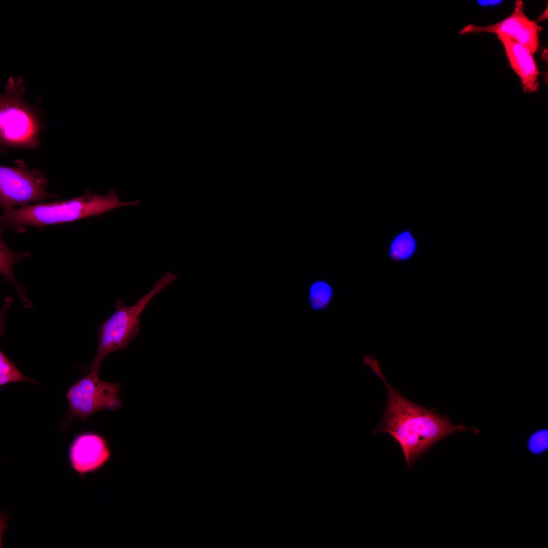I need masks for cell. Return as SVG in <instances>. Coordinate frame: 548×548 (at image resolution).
Instances as JSON below:
<instances>
[{
  "label": "cell",
  "mask_w": 548,
  "mask_h": 548,
  "mask_svg": "<svg viewBox=\"0 0 548 548\" xmlns=\"http://www.w3.org/2000/svg\"><path fill=\"white\" fill-rule=\"evenodd\" d=\"M527 448L534 455H540L548 449V430L541 429L533 432L527 440Z\"/></svg>",
  "instance_id": "4fadbf2b"
},
{
  "label": "cell",
  "mask_w": 548,
  "mask_h": 548,
  "mask_svg": "<svg viewBox=\"0 0 548 548\" xmlns=\"http://www.w3.org/2000/svg\"><path fill=\"white\" fill-rule=\"evenodd\" d=\"M23 81L22 76L17 79L10 77L7 80L0 100L1 136L10 144L35 146L38 121L35 111L23 98Z\"/></svg>",
  "instance_id": "277c9868"
},
{
  "label": "cell",
  "mask_w": 548,
  "mask_h": 548,
  "mask_svg": "<svg viewBox=\"0 0 548 548\" xmlns=\"http://www.w3.org/2000/svg\"><path fill=\"white\" fill-rule=\"evenodd\" d=\"M498 38L503 46L510 66L521 79L523 91H537L539 71L533 54L512 40L501 36Z\"/></svg>",
  "instance_id": "9c48e42d"
},
{
  "label": "cell",
  "mask_w": 548,
  "mask_h": 548,
  "mask_svg": "<svg viewBox=\"0 0 548 548\" xmlns=\"http://www.w3.org/2000/svg\"><path fill=\"white\" fill-rule=\"evenodd\" d=\"M138 200H120L113 190L105 195L86 193L72 199L40 203L4 210L0 218L1 229L11 228L22 232L26 226L44 228L68 223L102 213L116 208L139 204Z\"/></svg>",
  "instance_id": "7a4b0ae2"
},
{
  "label": "cell",
  "mask_w": 548,
  "mask_h": 548,
  "mask_svg": "<svg viewBox=\"0 0 548 548\" xmlns=\"http://www.w3.org/2000/svg\"><path fill=\"white\" fill-rule=\"evenodd\" d=\"M538 26L524 12L522 1H516L512 13L496 23L477 26L469 24L460 30V35L491 32L514 41L534 54L539 46Z\"/></svg>",
  "instance_id": "52a82bcc"
},
{
  "label": "cell",
  "mask_w": 548,
  "mask_h": 548,
  "mask_svg": "<svg viewBox=\"0 0 548 548\" xmlns=\"http://www.w3.org/2000/svg\"><path fill=\"white\" fill-rule=\"evenodd\" d=\"M333 294L332 288L328 283L323 281L316 282L312 285L309 290V304L313 310H324L329 304Z\"/></svg>",
  "instance_id": "8fae6325"
},
{
  "label": "cell",
  "mask_w": 548,
  "mask_h": 548,
  "mask_svg": "<svg viewBox=\"0 0 548 548\" xmlns=\"http://www.w3.org/2000/svg\"><path fill=\"white\" fill-rule=\"evenodd\" d=\"M100 368H91L90 372L72 385L66 394L68 403V419H87L104 409L120 408L121 384L106 382L98 378Z\"/></svg>",
  "instance_id": "5b68a950"
},
{
  "label": "cell",
  "mask_w": 548,
  "mask_h": 548,
  "mask_svg": "<svg viewBox=\"0 0 548 548\" xmlns=\"http://www.w3.org/2000/svg\"><path fill=\"white\" fill-rule=\"evenodd\" d=\"M176 275L167 272L132 306H126L123 300L118 299L115 311L98 329L97 350L89 368H100L105 358L118 350H125L130 342L139 334L140 318L150 300L165 287L177 280Z\"/></svg>",
  "instance_id": "3957f363"
},
{
  "label": "cell",
  "mask_w": 548,
  "mask_h": 548,
  "mask_svg": "<svg viewBox=\"0 0 548 548\" xmlns=\"http://www.w3.org/2000/svg\"><path fill=\"white\" fill-rule=\"evenodd\" d=\"M547 18V7L546 9L543 12V13L539 16L537 20V21H543Z\"/></svg>",
  "instance_id": "5bb4252c"
},
{
  "label": "cell",
  "mask_w": 548,
  "mask_h": 548,
  "mask_svg": "<svg viewBox=\"0 0 548 548\" xmlns=\"http://www.w3.org/2000/svg\"><path fill=\"white\" fill-rule=\"evenodd\" d=\"M111 455L106 439L94 432L77 435L68 449V458L71 468L80 476L94 472L107 464Z\"/></svg>",
  "instance_id": "ba28073f"
},
{
  "label": "cell",
  "mask_w": 548,
  "mask_h": 548,
  "mask_svg": "<svg viewBox=\"0 0 548 548\" xmlns=\"http://www.w3.org/2000/svg\"><path fill=\"white\" fill-rule=\"evenodd\" d=\"M365 363L384 381L388 391L383 419L372 431L371 435L388 432L400 446L408 468L412 467L433 445L451 434L471 429L475 434L480 432L474 427L468 429L462 425L453 426L447 416L406 398L388 383L378 362L372 356L368 357Z\"/></svg>",
  "instance_id": "6da1fadb"
},
{
  "label": "cell",
  "mask_w": 548,
  "mask_h": 548,
  "mask_svg": "<svg viewBox=\"0 0 548 548\" xmlns=\"http://www.w3.org/2000/svg\"><path fill=\"white\" fill-rule=\"evenodd\" d=\"M47 181L44 174L22 167L1 166L0 203L4 210L40 203L57 195L46 191Z\"/></svg>",
  "instance_id": "8992f818"
},
{
  "label": "cell",
  "mask_w": 548,
  "mask_h": 548,
  "mask_svg": "<svg viewBox=\"0 0 548 548\" xmlns=\"http://www.w3.org/2000/svg\"><path fill=\"white\" fill-rule=\"evenodd\" d=\"M28 381L39 384L34 380L29 379L21 373L14 364L1 350L0 351V386L16 383Z\"/></svg>",
  "instance_id": "7c38bea8"
},
{
  "label": "cell",
  "mask_w": 548,
  "mask_h": 548,
  "mask_svg": "<svg viewBox=\"0 0 548 548\" xmlns=\"http://www.w3.org/2000/svg\"><path fill=\"white\" fill-rule=\"evenodd\" d=\"M418 240L410 228L404 229L394 235L387 247V254L394 262H405L417 254Z\"/></svg>",
  "instance_id": "30bf717a"
}]
</instances>
